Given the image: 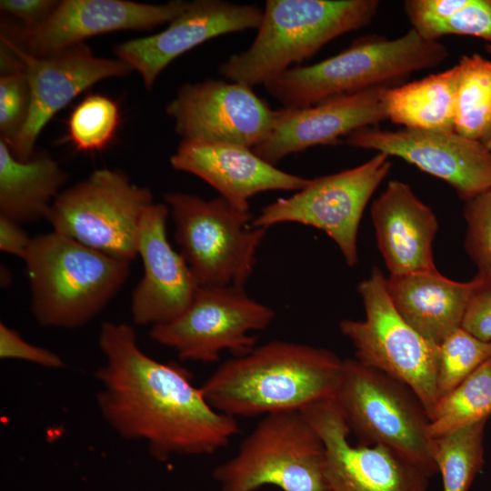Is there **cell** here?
Instances as JSON below:
<instances>
[{
    "mask_svg": "<svg viewBox=\"0 0 491 491\" xmlns=\"http://www.w3.org/2000/svg\"><path fill=\"white\" fill-rule=\"evenodd\" d=\"M98 345L105 363L95 376L103 418L120 436L145 442L156 460L212 454L239 433L236 418L212 407L187 369L144 353L132 326L104 322Z\"/></svg>",
    "mask_w": 491,
    "mask_h": 491,
    "instance_id": "6da1fadb",
    "label": "cell"
},
{
    "mask_svg": "<svg viewBox=\"0 0 491 491\" xmlns=\"http://www.w3.org/2000/svg\"><path fill=\"white\" fill-rule=\"evenodd\" d=\"M342 364L327 349L272 340L221 364L200 388L212 407L234 417L301 411L334 399Z\"/></svg>",
    "mask_w": 491,
    "mask_h": 491,
    "instance_id": "7a4b0ae2",
    "label": "cell"
},
{
    "mask_svg": "<svg viewBox=\"0 0 491 491\" xmlns=\"http://www.w3.org/2000/svg\"><path fill=\"white\" fill-rule=\"evenodd\" d=\"M23 260L31 311L46 327L85 326L114 299L130 275V262L53 230L33 237Z\"/></svg>",
    "mask_w": 491,
    "mask_h": 491,
    "instance_id": "3957f363",
    "label": "cell"
},
{
    "mask_svg": "<svg viewBox=\"0 0 491 491\" xmlns=\"http://www.w3.org/2000/svg\"><path fill=\"white\" fill-rule=\"evenodd\" d=\"M377 0H267L251 45L219 67L225 79L265 85L376 15Z\"/></svg>",
    "mask_w": 491,
    "mask_h": 491,
    "instance_id": "277c9868",
    "label": "cell"
},
{
    "mask_svg": "<svg viewBox=\"0 0 491 491\" xmlns=\"http://www.w3.org/2000/svg\"><path fill=\"white\" fill-rule=\"evenodd\" d=\"M448 51L438 40L411 28L393 39L368 38L327 59L293 66L264 86L286 108H303L363 90L392 86L409 75L443 63Z\"/></svg>",
    "mask_w": 491,
    "mask_h": 491,
    "instance_id": "5b68a950",
    "label": "cell"
},
{
    "mask_svg": "<svg viewBox=\"0 0 491 491\" xmlns=\"http://www.w3.org/2000/svg\"><path fill=\"white\" fill-rule=\"evenodd\" d=\"M213 477L222 491H330L323 442L301 411L264 416Z\"/></svg>",
    "mask_w": 491,
    "mask_h": 491,
    "instance_id": "8992f818",
    "label": "cell"
},
{
    "mask_svg": "<svg viewBox=\"0 0 491 491\" xmlns=\"http://www.w3.org/2000/svg\"><path fill=\"white\" fill-rule=\"evenodd\" d=\"M333 400L360 444L386 446L430 476L437 471L428 413L406 385L356 358L346 359Z\"/></svg>",
    "mask_w": 491,
    "mask_h": 491,
    "instance_id": "52a82bcc",
    "label": "cell"
},
{
    "mask_svg": "<svg viewBox=\"0 0 491 491\" xmlns=\"http://www.w3.org/2000/svg\"><path fill=\"white\" fill-rule=\"evenodd\" d=\"M175 224V240L196 282L203 286H244L266 230L254 227L251 214L223 197L169 192L164 195Z\"/></svg>",
    "mask_w": 491,
    "mask_h": 491,
    "instance_id": "ba28073f",
    "label": "cell"
},
{
    "mask_svg": "<svg viewBox=\"0 0 491 491\" xmlns=\"http://www.w3.org/2000/svg\"><path fill=\"white\" fill-rule=\"evenodd\" d=\"M386 278L374 267L369 277L359 283L366 317L343 319L339 329L352 343L357 361L410 387L429 416L439 399V346L400 316L388 296Z\"/></svg>",
    "mask_w": 491,
    "mask_h": 491,
    "instance_id": "9c48e42d",
    "label": "cell"
},
{
    "mask_svg": "<svg viewBox=\"0 0 491 491\" xmlns=\"http://www.w3.org/2000/svg\"><path fill=\"white\" fill-rule=\"evenodd\" d=\"M153 203L147 187L133 184L121 170L103 168L64 189L46 220L53 231L131 263L138 256L141 220Z\"/></svg>",
    "mask_w": 491,
    "mask_h": 491,
    "instance_id": "30bf717a",
    "label": "cell"
},
{
    "mask_svg": "<svg viewBox=\"0 0 491 491\" xmlns=\"http://www.w3.org/2000/svg\"><path fill=\"white\" fill-rule=\"evenodd\" d=\"M391 166L389 156L377 153L353 168L310 179L294 195L265 206L251 225L267 229L288 222L316 227L336 244L346 264L355 266L363 213Z\"/></svg>",
    "mask_w": 491,
    "mask_h": 491,
    "instance_id": "8fae6325",
    "label": "cell"
},
{
    "mask_svg": "<svg viewBox=\"0 0 491 491\" xmlns=\"http://www.w3.org/2000/svg\"><path fill=\"white\" fill-rule=\"evenodd\" d=\"M274 310L247 295L244 286H199L190 305L175 319L151 327L155 342L182 360L217 362L227 350L243 356L256 347L254 332L266 329Z\"/></svg>",
    "mask_w": 491,
    "mask_h": 491,
    "instance_id": "7c38bea8",
    "label": "cell"
},
{
    "mask_svg": "<svg viewBox=\"0 0 491 491\" xmlns=\"http://www.w3.org/2000/svg\"><path fill=\"white\" fill-rule=\"evenodd\" d=\"M182 141L228 143L254 148L271 132L276 110L253 88L205 79L179 87L166 106Z\"/></svg>",
    "mask_w": 491,
    "mask_h": 491,
    "instance_id": "4fadbf2b",
    "label": "cell"
},
{
    "mask_svg": "<svg viewBox=\"0 0 491 491\" xmlns=\"http://www.w3.org/2000/svg\"><path fill=\"white\" fill-rule=\"evenodd\" d=\"M4 47L22 64L29 83L31 103L26 122L9 147L20 161L34 155L45 125L62 108L95 83L128 75L133 69L122 60L99 57L84 43L48 56H35L2 34Z\"/></svg>",
    "mask_w": 491,
    "mask_h": 491,
    "instance_id": "5bb4252c",
    "label": "cell"
},
{
    "mask_svg": "<svg viewBox=\"0 0 491 491\" xmlns=\"http://www.w3.org/2000/svg\"><path fill=\"white\" fill-rule=\"evenodd\" d=\"M301 412L320 436L330 491H427L430 476L395 450L382 445L348 441L350 428L333 399Z\"/></svg>",
    "mask_w": 491,
    "mask_h": 491,
    "instance_id": "9a60e30c",
    "label": "cell"
},
{
    "mask_svg": "<svg viewBox=\"0 0 491 491\" xmlns=\"http://www.w3.org/2000/svg\"><path fill=\"white\" fill-rule=\"evenodd\" d=\"M356 148L396 156L450 185L465 201L491 185V151L456 131L368 126L346 137Z\"/></svg>",
    "mask_w": 491,
    "mask_h": 491,
    "instance_id": "2e32d148",
    "label": "cell"
},
{
    "mask_svg": "<svg viewBox=\"0 0 491 491\" xmlns=\"http://www.w3.org/2000/svg\"><path fill=\"white\" fill-rule=\"evenodd\" d=\"M263 9L224 0H195L163 31L128 40L114 49L116 57L139 73L150 89L175 58L219 35L257 29Z\"/></svg>",
    "mask_w": 491,
    "mask_h": 491,
    "instance_id": "e0dca14e",
    "label": "cell"
},
{
    "mask_svg": "<svg viewBox=\"0 0 491 491\" xmlns=\"http://www.w3.org/2000/svg\"><path fill=\"white\" fill-rule=\"evenodd\" d=\"M391 86L338 95L311 106L276 110L269 135L253 151L276 165L309 147L333 145L359 129L387 119L384 96Z\"/></svg>",
    "mask_w": 491,
    "mask_h": 491,
    "instance_id": "ac0fdd59",
    "label": "cell"
},
{
    "mask_svg": "<svg viewBox=\"0 0 491 491\" xmlns=\"http://www.w3.org/2000/svg\"><path fill=\"white\" fill-rule=\"evenodd\" d=\"M187 5L182 0L157 5L127 0L58 1L42 24L22 30V48L35 56H48L101 34L170 23Z\"/></svg>",
    "mask_w": 491,
    "mask_h": 491,
    "instance_id": "d6986e66",
    "label": "cell"
},
{
    "mask_svg": "<svg viewBox=\"0 0 491 491\" xmlns=\"http://www.w3.org/2000/svg\"><path fill=\"white\" fill-rule=\"evenodd\" d=\"M166 205L147 207L137 234V255L144 274L131 296V315L135 325L151 326L177 317L192 302L199 287L182 255L166 235Z\"/></svg>",
    "mask_w": 491,
    "mask_h": 491,
    "instance_id": "ffe728a7",
    "label": "cell"
},
{
    "mask_svg": "<svg viewBox=\"0 0 491 491\" xmlns=\"http://www.w3.org/2000/svg\"><path fill=\"white\" fill-rule=\"evenodd\" d=\"M172 167L201 178L234 207L248 212L249 199L266 191H298L310 179L285 172L252 148L228 143L182 141Z\"/></svg>",
    "mask_w": 491,
    "mask_h": 491,
    "instance_id": "44dd1931",
    "label": "cell"
},
{
    "mask_svg": "<svg viewBox=\"0 0 491 491\" xmlns=\"http://www.w3.org/2000/svg\"><path fill=\"white\" fill-rule=\"evenodd\" d=\"M371 217L377 246L390 275L436 269L432 245L437 220L409 185L389 181L372 203Z\"/></svg>",
    "mask_w": 491,
    "mask_h": 491,
    "instance_id": "7402d4cb",
    "label": "cell"
},
{
    "mask_svg": "<svg viewBox=\"0 0 491 491\" xmlns=\"http://www.w3.org/2000/svg\"><path fill=\"white\" fill-rule=\"evenodd\" d=\"M449 279L437 269L386 278L388 296L404 320L430 342L440 345L461 326L472 292L480 283Z\"/></svg>",
    "mask_w": 491,
    "mask_h": 491,
    "instance_id": "603a6c76",
    "label": "cell"
},
{
    "mask_svg": "<svg viewBox=\"0 0 491 491\" xmlns=\"http://www.w3.org/2000/svg\"><path fill=\"white\" fill-rule=\"evenodd\" d=\"M67 179L68 173L47 153H34L20 161L0 140L1 216L20 225L46 219Z\"/></svg>",
    "mask_w": 491,
    "mask_h": 491,
    "instance_id": "cb8c5ba5",
    "label": "cell"
},
{
    "mask_svg": "<svg viewBox=\"0 0 491 491\" xmlns=\"http://www.w3.org/2000/svg\"><path fill=\"white\" fill-rule=\"evenodd\" d=\"M458 67L386 90L387 119L406 128L455 131Z\"/></svg>",
    "mask_w": 491,
    "mask_h": 491,
    "instance_id": "d4e9b609",
    "label": "cell"
},
{
    "mask_svg": "<svg viewBox=\"0 0 491 491\" xmlns=\"http://www.w3.org/2000/svg\"><path fill=\"white\" fill-rule=\"evenodd\" d=\"M491 416V359L448 394L429 416L428 436H442Z\"/></svg>",
    "mask_w": 491,
    "mask_h": 491,
    "instance_id": "484cf974",
    "label": "cell"
},
{
    "mask_svg": "<svg viewBox=\"0 0 491 491\" xmlns=\"http://www.w3.org/2000/svg\"><path fill=\"white\" fill-rule=\"evenodd\" d=\"M487 419L431 439L430 452L444 491H467L484 466V432Z\"/></svg>",
    "mask_w": 491,
    "mask_h": 491,
    "instance_id": "4316f807",
    "label": "cell"
},
{
    "mask_svg": "<svg viewBox=\"0 0 491 491\" xmlns=\"http://www.w3.org/2000/svg\"><path fill=\"white\" fill-rule=\"evenodd\" d=\"M456 65L455 131L481 141L491 127V61L473 54Z\"/></svg>",
    "mask_w": 491,
    "mask_h": 491,
    "instance_id": "83f0119b",
    "label": "cell"
},
{
    "mask_svg": "<svg viewBox=\"0 0 491 491\" xmlns=\"http://www.w3.org/2000/svg\"><path fill=\"white\" fill-rule=\"evenodd\" d=\"M119 123V106L115 100L101 94L88 95L70 114L68 138L79 151H98L111 143Z\"/></svg>",
    "mask_w": 491,
    "mask_h": 491,
    "instance_id": "f1b7e54d",
    "label": "cell"
},
{
    "mask_svg": "<svg viewBox=\"0 0 491 491\" xmlns=\"http://www.w3.org/2000/svg\"><path fill=\"white\" fill-rule=\"evenodd\" d=\"M438 346L439 398L451 392L481 365L491 359V341L479 340L461 327L449 334Z\"/></svg>",
    "mask_w": 491,
    "mask_h": 491,
    "instance_id": "f546056e",
    "label": "cell"
},
{
    "mask_svg": "<svg viewBox=\"0 0 491 491\" xmlns=\"http://www.w3.org/2000/svg\"><path fill=\"white\" fill-rule=\"evenodd\" d=\"M0 131L1 139L11 147L26 122L31 92L20 61L6 48L1 54Z\"/></svg>",
    "mask_w": 491,
    "mask_h": 491,
    "instance_id": "4dcf8cb0",
    "label": "cell"
},
{
    "mask_svg": "<svg viewBox=\"0 0 491 491\" xmlns=\"http://www.w3.org/2000/svg\"><path fill=\"white\" fill-rule=\"evenodd\" d=\"M464 202L465 249L478 273L491 277V185Z\"/></svg>",
    "mask_w": 491,
    "mask_h": 491,
    "instance_id": "1f68e13d",
    "label": "cell"
},
{
    "mask_svg": "<svg viewBox=\"0 0 491 491\" xmlns=\"http://www.w3.org/2000/svg\"><path fill=\"white\" fill-rule=\"evenodd\" d=\"M447 35L476 36L491 43V0H468L452 16L428 28L421 35L438 40Z\"/></svg>",
    "mask_w": 491,
    "mask_h": 491,
    "instance_id": "d6a6232c",
    "label": "cell"
},
{
    "mask_svg": "<svg viewBox=\"0 0 491 491\" xmlns=\"http://www.w3.org/2000/svg\"><path fill=\"white\" fill-rule=\"evenodd\" d=\"M0 357L25 360L47 368L64 366L63 359L56 353L27 342L3 322L0 324Z\"/></svg>",
    "mask_w": 491,
    "mask_h": 491,
    "instance_id": "836d02e7",
    "label": "cell"
},
{
    "mask_svg": "<svg viewBox=\"0 0 491 491\" xmlns=\"http://www.w3.org/2000/svg\"><path fill=\"white\" fill-rule=\"evenodd\" d=\"M480 283L472 292L461 328L485 342L491 341V277L477 273Z\"/></svg>",
    "mask_w": 491,
    "mask_h": 491,
    "instance_id": "e575fe53",
    "label": "cell"
},
{
    "mask_svg": "<svg viewBox=\"0 0 491 491\" xmlns=\"http://www.w3.org/2000/svg\"><path fill=\"white\" fill-rule=\"evenodd\" d=\"M57 4L54 0H1L0 9L21 20L23 29L30 30L42 24Z\"/></svg>",
    "mask_w": 491,
    "mask_h": 491,
    "instance_id": "d590c367",
    "label": "cell"
},
{
    "mask_svg": "<svg viewBox=\"0 0 491 491\" xmlns=\"http://www.w3.org/2000/svg\"><path fill=\"white\" fill-rule=\"evenodd\" d=\"M32 238L22 225L0 215V249L2 252L23 259Z\"/></svg>",
    "mask_w": 491,
    "mask_h": 491,
    "instance_id": "8d00e7d4",
    "label": "cell"
},
{
    "mask_svg": "<svg viewBox=\"0 0 491 491\" xmlns=\"http://www.w3.org/2000/svg\"><path fill=\"white\" fill-rule=\"evenodd\" d=\"M11 281V275L10 272L6 269V267L4 266H1V283L4 285V286L10 284Z\"/></svg>",
    "mask_w": 491,
    "mask_h": 491,
    "instance_id": "74e56055",
    "label": "cell"
},
{
    "mask_svg": "<svg viewBox=\"0 0 491 491\" xmlns=\"http://www.w3.org/2000/svg\"><path fill=\"white\" fill-rule=\"evenodd\" d=\"M480 142L491 151V127Z\"/></svg>",
    "mask_w": 491,
    "mask_h": 491,
    "instance_id": "f35d334b",
    "label": "cell"
},
{
    "mask_svg": "<svg viewBox=\"0 0 491 491\" xmlns=\"http://www.w3.org/2000/svg\"><path fill=\"white\" fill-rule=\"evenodd\" d=\"M486 49L489 54H491V43L486 44Z\"/></svg>",
    "mask_w": 491,
    "mask_h": 491,
    "instance_id": "ab89813d",
    "label": "cell"
}]
</instances>
